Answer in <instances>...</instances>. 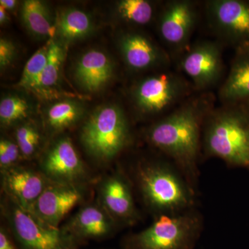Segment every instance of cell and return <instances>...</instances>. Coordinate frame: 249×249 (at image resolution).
<instances>
[{
    "label": "cell",
    "instance_id": "cell-1",
    "mask_svg": "<svg viewBox=\"0 0 249 249\" xmlns=\"http://www.w3.org/2000/svg\"><path fill=\"white\" fill-rule=\"evenodd\" d=\"M213 109L209 95L189 98L152 124L148 142L173 159L187 173L196 169L203 124Z\"/></svg>",
    "mask_w": 249,
    "mask_h": 249
},
{
    "label": "cell",
    "instance_id": "cell-2",
    "mask_svg": "<svg viewBox=\"0 0 249 249\" xmlns=\"http://www.w3.org/2000/svg\"><path fill=\"white\" fill-rule=\"evenodd\" d=\"M204 124L207 153L229 164L249 169V114L243 106L213 108Z\"/></svg>",
    "mask_w": 249,
    "mask_h": 249
},
{
    "label": "cell",
    "instance_id": "cell-3",
    "mask_svg": "<svg viewBox=\"0 0 249 249\" xmlns=\"http://www.w3.org/2000/svg\"><path fill=\"white\" fill-rule=\"evenodd\" d=\"M80 137L85 150L95 160L106 163L114 160L130 140L124 109L114 104L95 109L83 124Z\"/></svg>",
    "mask_w": 249,
    "mask_h": 249
},
{
    "label": "cell",
    "instance_id": "cell-4",
    "mask_svg": "<svg viewBox=\"0 0 249 249\" xmlns=\"http://www.w3.org/2000/svg\"><path fill=\"white\" fill-rule=\"evenodd\" d=\"M137 180L142 199L156 212L176 213L193 204L189 188L167 165L159 163L141 165Z\"/></svg>",
    "mask_w": 249,
    "mask_h": 249
},
{
    "label": "cell",
    "instance_id": "cell-5",
    "mask_svg": "<svg viewBox=\"0 0 249 249\" xmlns=\"http://www.w3.org/2000/svg\"><path fill=\"white\" fill-rule=\"evenodd\" d=\"M193 89L184 77L164 70L137 82L131 97L140 115L155 116L173 111L186 101Z\"/></svg>",
    "mask_w": 249,
    "mask_h": 249
},
{
    "label": "cell",
    "instance_id": "cell-6",
    "mask_svg": "<svg viewBox=\"0 0 249 249\" xmlns=\"http://www.w3.org/2000/svg\"><path fill=\"white\" fill-rule=\"evenodd\" d=\"M199 226L196 214H163L147 229L127 237L123 249H193Z\"/></svg>",
    "mask_w": 249,
    "mask_h": 249
},
{
    "label": "cell",
    "instance_id": "cell-7",
    "mask_svg": "<svg viewBox=\"0 0 249 249\" xmlns=\"http://www.w3.org/2000/svg\"><path fill=\"white\" fill-rule=\"evenodd\" d=\"M1 213L19 249H62L70 237L60 228L49 227L4 196Z\"/></svg>",
    "mask_w": 249,
    "mask_h": 249
},
{
    "label": "cell",
    "instance_id": "cell-8",
    "mask_svg": "<svg viewBox=\"0 0 249 249\" xmlns=\"http://www.w3.org/2000/svg\"><path fill=\"white\" fill-rule=\"evenodd\" d=\"M199 8L191 0H170L157 15V28L170 55L180 57L190 47L199 20Z\"/></svg>",
    "mask_w": 249,
    "mask_h": 249
},
{
    "label": "cell",
    "instance_id": "cell-9",
    "mask_svg": "<svg viewBox=\"0 0 249 249\" xmlns=\"http://www.w3.org/2000/svg\"><path fill=\"white\" fill-rule=\"evenodd\" d=\"M205 13L208 25L222 45L235 49L249 45V0H209Z\"/></svg>",
    "mask_w": 249,
    "mask_h": 249
},
{
    "label": "cell",
    "instance_id": "cell-10",
    "mask_svg": "<svg viewBox=\"0 0 249 249\" xmlns=\"http://www.w3.org/2000/svg\"><path fill=\"white\" fill-rule=\"evenodd\" d=\"M222 46L219 41H199L190 46L179 57L180 69L191 80L193 89H210L222 79L224 71Z\"/></svg>",
    "mask_w": 249,
    "mask_h": 249
},
{
    "label": "cell",
    "instance_id": "cell-11",
    "mask_svg": "<svg viewBox=\"0 0 249 249\" xmlns=\"http://www.w3.org/2000/svg\"><path fill=\"white\" fill-rule=\"evenodd\" d=\"M40 170L52 182L81 186L88 178L85 163L65 136L55 139L42 152Z\"/></svg>",
    "mask_w": 249,
    "mask_h": 249
},
{
    "label": "cell",
    "instance_id": "cell-12",
    "mask_svg": "<svg viewBox=\"0 0 249 249\" xmlns=\"http://www.w3.org/2000/svg\"><path fill=\"white\" fill-rule=\"evenodd\" d=\"M118 47L124 65L131 71L142 72L170 67L169 53L148 36L136 31H126L119 36Z\"/></svg>",
    "mask_w": 249,
    "mask_h": 249
},
{
    "label": "cell",
    "instance_id": "cell-13",
    "mask_svg": "<svg viewBox=\"0 0 249 249\" xmlns=\"http://www.w3.org/2000/svg\"><path fill=\"white\" fill-rule=\"evenodd\" d=\"M80 186L50 181L29 213L46 225L59 228L67 214L83 200Z\"/></svg>",
    "mask_w": 249,
    "mask_h": 249
},
{
    "label": "cell",
    "instance_id": "cell-14",
    "mask_svg": "<svg viewBox=\"0 0 249 249\" xmlns=\"http://www.w3.org/2000/svg\"><path fill=\"white\" fill-rule=\"evenodd\" d=\"M1 174L4 196L28 212L50 182L40 170L19 164Z\"/></svg>",
    "mask_w": 249,
    "mask_h": 249
},
{
    "label": "cell",
    "instance_id": "cell-15",
    "mask_svg": "<svg viewBox=\"0 0 249 249\" xmlns=\"http://www.w3.org/2000/svg\"><path fill=\"white\" fill-rule=\"evenodd\" d=\"M117 223L100 203L85 205L62 228L78 245L89 240H103L114 235Z\"/></svg>",
    "mask_w": 249,
    "mask_h": 249
},
{
    "label": "cell",
    "instance_id": "cell-16",
    "mask_svg": "<svg viewBox=\"0 0 249 249\" xmlns=\"http://www.w3.org/2000/svg\"><path fill=\"white\" fill-rule=\"evenodd\" d=\"M98 201L116 223L132 224L137 219L130 186L121 173L109 175L100 183Z\"/></svg>",
    "mask_w": 249,
    "mask_h": 249
},
{
    "label": "cell",
    "instance_id": "cell-17",
    "mask_svg": "<svg viewBox=\"0 0 249 249\" xmlns=\"http://www.w3.org/2000/svg\"><path fill=\"white\" fill-rule=\"evenodd\" d=\"M115 74V65L106 52L91 49L78 58L73 69L77 84L83 91L96 93L104 89Z\"/></svg>",
    "mask_w": 249,
    "mask_h": 249
},
{
    "label": "cell",
    "instance_id": "cell-18",
    "mask_svg": "<svg viewBox=\"0 0 249 249\" xmlns=\"http://www.w3.org/2000/svg\"><path fill=\"white\" fill-rule=\"evenodd\" d=\"M219 98L224 106L249 101V45L235 49L230 70L219 89Z\"/></svg>",
    "mask_w": 249,
    "mask_h": 249
},
{
    "label": "cell",
    "instance_id": "cell-19",
    "mask_svg": "<svg viewBox=\"0 0 249 249\" xmlns=\"http://www.w3.org/2000/svg\"><path fill=\"white\" fill-rule=\"evenodd\" d=\"M94 22L89 14L77 8L62 10L56 19V32L63 44L82 40L92 34Z\"/></svg>",
    "mask_w": 249,
    "mask_h": 249
},
{
    "label": "cell",
    "instance_id": "cell-20",
    "mask_svg": "<svg viewBox=\"0 0 249 249\" xmlns=\"http://www.w3.org/2000/svg\"><path fill=\"white\" fill-rule=\"evenodd\" d=\"M48 41V59L41 75L37 95L46 99L56 97L58 95V87L66 54L65 44L54 37Z\"/></svg>",
    "mask_w": 249,
    "mask_h": 249
},
{
    "label": "cell",
    "instance_id": "cell-21",
    "mask_svg": "<svg viewBox=\"0 0 249 249\" xmlns=\"http://www.w3.org/2000/svg\"><path fill=\"white\" fill-rule=\"evenodd\" d=\"M85 114L83 103L66 99L51 105L45 114V126L51 134H60L78 124Z\"/></svg>",
    "mask_w": 249,
    "mask_h": 249
},
{
    "label": "cell",
    "instance_id": "cell-22",
    "mask_svg": "<svg viewBox=\"0 0 249 249\" xmlns=\"http://www.w3.org/2000/svg\"><path fill=\"white\" fill-rule=\"evenodd\" d=\"M21 18L26 29L40 39L53 36L56 29V19L46 3L39 0H27L22 3Z\"/></svg>",
    "mask_w": 249,
    "mask_h": 249
},
{
    "label": "cell",
    "instance_id": "cell-23",
    "mask_svg": "<svg viewBox=\"0 0 249 249\" xmlns=\"http://www.w3.org/2000/svg\"><path fill=\"white\" fill-rule=\"evenodd\" d=\"M116 14L121 22L142 27L157 17V7L155 2L147 0H121L116 3Z\"/></svg>",
    "mask_w": 249,
    "mask_h": 249
},
{
    "label": "cell",
    "instance_id": "cell-24",
    "mask_svg": "<svg viewBox=\"0 0 249 249\" xmlns=\"http://www.w3.org/2000/svg\"><path fill=\"white\" fill-rule=\"evenodd\" d=\"M15 141L20 150L23 160H33L43 152L42 131L33 121H26L18 124L15 132Z\"/></svg>",
    "mask_w": 249,
    "mask_h": 249
},
{
    "label": "cell",
    "instance_id": "cell-25",
    "mask_svg": "<svg viewBox=\"0 0 249 249\" xmlns=\"http://www.w3.org/2000/svg\"><path fill=\"white\" fill-rule=\"evenodd\" d=\"M32 112L29 101L17 94L1 98L0 101V122L1 126L9 127L26 121Z\"/></svg>",
    "mask_w": 249,
    "mask_h": 249
},
{
    "label": "cell",
    "instance_id": "cell-26",
    "mask_svg": "<svg viewBox=\"0 0 249 249\" xmlns=\"http://www.w3.org/2000/svg\"><path fill=\"white\" fill-rule=\"evenodd\" d=\"M49 55V41L36 51L28 60L18 87L34 93L36 96L38 92L40 79L42 71L47 64Z\"/></svg>",
    "mask_w": 249,
    "mask_h": 249
},
{
    "label": "cell",
    "instance_id": "cell-27",
    "mask_svg": "<svg viewBox=\"0 0 249 249\" xmlns=\"http://www.w3.org/2000/svg\"><path fill=\"white\" fill-rule=\"evenodd\" d=\"M22 160V154L16 141L6 137H1L0 140L1 171L19 164V162Z\"/></svg>",
    "mask_w": 249,
    "mask_h": 249
},
{
    "label": "cell",
    "instance_id": "cell-28",
    "mask_svg": "<svg viewBox=\"0 0 249 249\" xmlns=\"http://www.w3.org/2000/svg\"><path fill=\"white\" fill-rule=\"evenodd\" d=\"M17 55V49L12 41L5 37L0 39V69L1 71L11 66Z\"/></svg>",
    "mask_w": 249,
    "mask_h": 249
},
{
    "label": "cell",
    "instance_id": "cell-29",
    "mask_svg": "<svg viewBox=\"0 0 249 249\" xmlns=\"http://www.w3.org/2000/svg\"><path fill=\"white\" fill-rule=\"evenodd\" d=\"M0 249H19L7 228H0Z\"/></svg>",
    "mask_w": 249,
    "mask_h": 249
},
{
    "label": "cell",
    "instance_id": "cell-30",
    "mask_svg": "<svg viewBox=\"0 0 249 249\" xmlns=\"http://www.w3.org/2000/svg\"><path fill=\"white\" fill-rule=\"evenodd\" d=\"M18 1L16 0H1L0 6L4 7L7 11H14L17 8Z\"/></svg>",
    "mask_w": 249,
    "mask_h": 249
},
{
    "label": "cell",
    "instance_id": "cell-31",
    "mask_svg": "<svg viewBox=\"0 0 249 249\" xmlns=\"http://www.w3.org/2000/svg\"><path fill=\"white\" fill-rule=\"evenodd\" d=\"M9 11H6L2 6H0V23L1 25L9 22Z\"/></svg>",
    "mask_w": 249,
    "mask_h": 249
},
{
    "label": "cell",
    "instance_id": "cell-32",
    "mask_svg": "<svg viewBox=\"0 0 249 249\" xmlns=\"http://www.w3.org/2000/svg\"><path fill=\"white\" fill-rule=\"evenodd\" d=\"M79 245L70 237L62 249H79Z\"/></svg>",
    "mask_w": 249,
    "mask_h": 249
},
{
    "label": "cell",
    "instance_id": "cell-33",
    "mask_svg": "<svg viewBox=\"0 0 249 249\" xmlns=\"http://www.w3.org/2000/svg\"><path fill=\"white\" fill-rule=\"evenodd\" d=\"M241 105L243 106V107L245 108V110L247 111V113H248L249 114V101H247V102L243 103V104Z\"/></svg>",
    "mask_w": 249,
    "mask_h": 249
}]
</instances>
